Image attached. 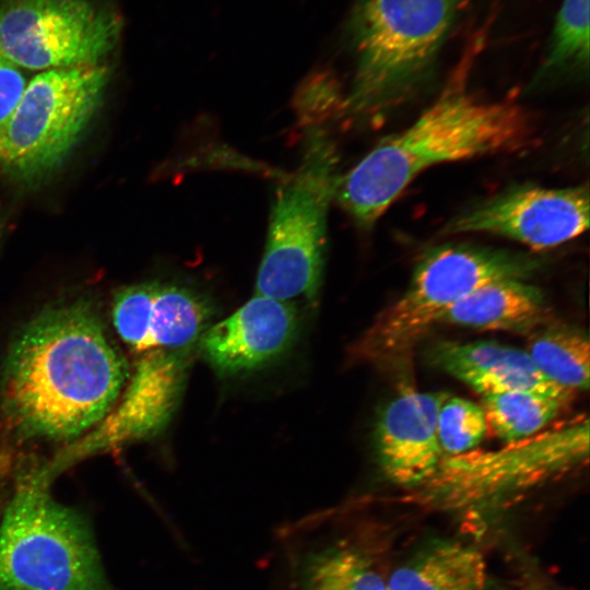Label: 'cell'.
<instances>
[{"label":"cell","instance_id":"cell-1","mask_svg":"<svg viewBox=\"0 0 590 590\" xmlns=\"http://www.w3.org/2000/svg\"><path fill=\"white\" fill-rule=\"evenodd\" d=\"M128 377L125 357L92 305L58 304L13 340L1 376V408L22 437L75 438L113 410Z\"/></svg>","mask_w":590,"mask_h":590},{"label":"cell","instance_id":"cell-2","mask_svg":"<svg viewBox=\"0 0 590 590\" xmlns=\"http://www.w3.org/2000/svg\"><path fill=\"white\" fill-rule=\"evenodd\" d=\"M457 79L402 131L381 140L337 182L334 200L362 227H370L430 166L519 149L530 137L527 113L511 101H486Z\"/></svg>","mask_w":590,"mask_h":590},{"label":"cell","instance_id":"cell-3","mask_svg":"<svg viewBox=\"0 0 590 590\" xmlns=\"http://www.w3.org/2000/svg\"><path fill=\"white\" fill-rule=\"evenodd\" d=\"M471 1L355 0L345 33L356 66L344 110L376 115L411 95Z\"/></svg>","mask_w":590,"mask_h":590},{"label":"cell","instance_id":"cell-4","mask_svg":"<svg viewBox=\"0 0 590 590\" xmlns=\"http://www.w3.org/2000/svg\"><path fill=\"white\" fill-rule=\"evenodd\" d=\"M587 415L492 450L444 456L435 473L413 488L423 507L461 516H487L588 463Z\"/></svg>","mask_w":590,"mask_h":590},{"label":"cell","instance_id":"cell-5","mask_svg":"<svg viewBox=\"0 0 590 590\" xmlns=\"http://www.w3.org/2000/svg\"><path fill=\"white\" fill-rule=\"evenodd\" d=\"M538 267L530 256L467 244H445L417 261L403 294L380 310L350 346L353 363L389 366L406 361L447 311L477 287L524 279Z\"/></svg>","mask_w":590,"mask_h":590},{"label":"cell","instance_id":"cell-6","mask_svg":"<svg viewBox=\"0 0 590 590\" xmlns=\"http://www.w3.org/2000/svg\"><path fill=\"white\" fill-rule=\"evenodd\" d=\"M24 477L0 523V590H111L88 522Z\"/></svg>","mask_w":590,"mask_h":590},{"label":"cell","instance_id":"cell-7","mask_svg":"<svg viewBox=\"0 0 590 590\" xmlns=\"http://www.w3.org/2000/svg\"><path fill=\"white\" fill-rule=\"evenodd\" d=\"M337 165L335 144L322 129H311L299 167L276 191L256 295L283 302L317 298Z\"/></svg>","mask_w":590,"mask_h":590},{"label":"cell","instance_id":"cell-8","mask_svg":"<svg viewBox=\"0 0 590 590\" xmlns=\"http://www.w3.org/2000/svg\"><path fill=\"white\" fill-rule=\"evenodd\" d=\"M107 81L108 69L101 63L35 75L0 131V164L24 179L57 168L96 113Z\"/></svg>","mask_w":590,"mask_h":590},{"label":"cell","instance_id":"cell-9","mask_svg":"<svg viewBox=\"0 0 590 590\" xmlns=\"http://www.w3.org/2000/svg\"><path fill=\"white\" fill-rule=\"evenodd\" d=\"M121 25L91 0H0V58L43 71L101 63Z\"/></svg>","mask_w":590,"mask_h":590},{"label":"cell","instance_id":"cell-10","mask_svg":"<svg viewBox=\"0 0 590 590\" xmlns=\"http://www.w3.org/2000/svg\"><path fill=\"white\" fill-rule=\"evenodd\" d=\"M588 186L519 187L453 217L445 234L483 233L533 250L565 244L588 229Z\"/></svg>","mask_w":590,"mask_h":590},{"label":"cell","instance_id":"cell-11","mask_svg":"<svg viewBox=\"0 0 590 590\" xmlns=\"http://www.w3.org/2000/svg\"><path fill=\"white\" fill-rule=\"evenodd\" d=\"M198 349H154L141 354L117 408L84 440L83 455L153 437L179 406L189 367Z\"/></svg>","mask_w":590,"mask_h":590},{"label":"cell","instance_id":"cell-12","mask_svg":"<svg viewBox=\"0 0 590 590\" xmlns=\"http://www.w3.org/2000/svg\"><path fill=\"white\" fill-rule=\"evenodd\" d=\"M298 330L299 315L293 303L255 295L204 331L198 353L216 374L241 375L281 357L294 344Z\"/></svg>","mask_w":590,"mask_h":590},{"label":"cell","instance_id":"cell-13","mask_svg":"<svg viewBox=\"0 0 590 590\" xmlns=\"http://www.w3.org/2000/svg\"><path fill=\"white\" fill-rule=\"evenodd\" d=\"M447 397L404 386L381 410L374 433L376 455L382 473L394 484L413 489L437 470L444 458L437 415Z\"/></svg>","mask_w":590,"mask_h":590},{"label":"cell","instance_id":"cell-14","mask_svg":"<svg viewBox=\"0 0 590 590\" xmlns=\"http://www.w3.org/2000/svg\"><path fill=\"white\" fill-rule=\"evenodd\" d=\"M428 362L482 394L532 391L570 402L574 393L546 379L526 351L495 341H438Z\"/></svg>","mask_w":590,"mask_h":590},{"label":"cell","instance_id":"cell-15","mask_svg":"<svg viewBox=\"0 0 590 590\" xmlns=\"http://www.w3.org/2000/svg\"><path fill=\"white\" fill-rule=\"evenodd\" d=\"M389 590H492L486 557L475 545L436 540L388 576Z\"/></svg>","mask_w":590,"mask_h":590},{"label":"cell","instance_id":"cell-16","mask_svg":"<svg viewBox=\"0 0 590 590\" xmlns=\"http://www.w3.org/2000/svg\"><path fill=\"white\" fill-rule=\"evenodd\" d=\"M290 566L295 590H389L371 552L353 539L309 544Z\"/></svg>","mask_w":590,"mask_h":590},{"label":"cell","instance_id":"cell-17","mask_svg":"<svg viewBox=\"0 0 590 590\" xmlns=\"http://www.w3.org/2000/svg\"><path fill=\"white\" fill-rule=\"evenodd\" d=\"M541 291L522 279L484 284L457 302L442 322L484 331L532 332L545 318Z\"/></svg>","mask_w":590,"mask_h":590},{"label":"cell","instance_id":"cell-18","mask_svg":"<svg viewBox=\"0 0 590 590\" xmlns=\"http://www.w3.org/2000/svg\"><path fill=\"white\" fill-rule=\"evenodd\" d=\"M214 312L203 293L185 285L158 283L149 321L152 350L198 349Z\"/></svg>","mask_w":590,"mask_h":590},{"label":"cell","instance_id":"cell-19","mask_svg":"<svg viewBox=\"0 0 590 590\" xmlns=\"http://www.w3.org/2000/svg\"><path fill=\"white\" fill-rule=\"evenodd\" d=\"M526 352L538 370L557 387L573 393L588 390L590 342L581 329L566 324L536 328Z\"/></svg>","mask_w":590,"mask_h":590},{"label":"cell","instance_id":"cell-20","mask_svg":"<svg viewBox=\"0 0 590 590\" xmlns=\"http://www.w3.org/2000/svg\"><path fill=\"white\" fill-rule=\"evenodd\" d=\"M568 401L532 391H510L485 396L482 409L486 424L505 442L543 430Z\"/></svg>","mask_w":590,"mask_h":590},{"label":"cell","instance_id":"cell-21","mask_svg":"<svg viewBox=\"0 0 590 590\" xmlns=\"http://www.w3.org/2000/svg\"><path fill=\"white\" fill-rule=\"evenodd\" d=\"M589 64V0H563L547 45L544 73L587 71Z\"/></svg>","mask_w":590,"mask_h":590},{"label":"cell","instance_id":"cell-22","mask_svg":"<svg viewBox=\"0 0 590 590\" xmlns=\"http://www.w3.org/2000/svg\"><path fill=\"white\" fill-rule=\"evenodd\" d=\"M487 428L481 405L460 398L447 397L437 415V436L444 456L473 450Z\"/></svg>","mask_w":590,"mask_h":590},{"label":"cell","instance_id":"cell-23","mask_svg":"<svg viewBox=\"0 0 590 590\" xmlns=\"http://www.w3.org/2000/svg\"><path fill=\"white\" fill-rule=\"evenodd\" d=\"M158 282L126 286L116 293L113 306V323L120 339L133 351H151L149 321Z\"/></svg>","mask_w":590,"mask_h":590},{"label":"cell","instance_id":"cell-24","mask_svg":"<svg viewBox=\"0 0 590 590\" xmlns=\"http://www.w3.org/2000/svg\"><path fill=\"white\" fill-rule=\"evenodd\" d=\"M26 80L20 68L0 58V131L14 110Z\"/></svg>","mask_w":590,"mask_h":590}]
</instances>
